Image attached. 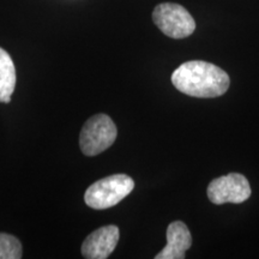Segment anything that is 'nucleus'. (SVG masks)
<instances>
[{"label":"nucleus","instance_id":"nucleus-9","mask_svg":"<svg viewBox=\"0 0 259 259\" xmlns=\"http://www.w3.org/2000/svg\"><path fill=\"white\" fill-rule=\"evenodd\" d=\"M22 258V245L14 235L0 233V259Z\"/></svg>","mask_w":259,"mask_h":259},{"label":"nucleus","instance_id":"nucleus-4","mask_svg":"<svg viewBox=\"0 0 259 259\" xmlns=\"http://www.w3.org/2000/svg\"><path fill=\"white\" fill-rule=\"evenodd\" d=\"M153 19L156 27L171 38H185L196 29V22L190 12L174 3L157 5L153 12Z\"/></svg>","mask_w":259,"mask_h":259},{"label":"nucleus","instance_id":"nucleus-8","mask_svg":"<svg viewBox=\"0 0 259 259\" xmlns=\"http://www.w3.org/2000/svg\"><path fill=\"white\" fill-rule=\"evenodd\" d=\"M16 87V69L9 53L0 48V102L8 103Z\"/></svg>","mask_w":259,"mask_h":259},{"label":"nucleus","instance_id":"nucleus-5","mask_svg":"<svg viewBox=\"0 0 259 259\" xmlns=\"http://www.w3.org/2000/svg\"><path fill=\"white\" fill-rule=\"evenodd\" d=\"M251 192L248 180L239 173H229L216 178L208 186V198L216 205L226 203L240 204L250 198Z\"/></svg>","mask_w":259,"mask_h":259},{"label":"nucleus","instance_id":"nucleus-3","mask_svg":"<svg viewBox=\"0 0 259 259\" xmlns=\"http://www.w3.org/2000/svg\"><path fill=\"white\" fill-rule=\"evenodd\" d=\"M116 126L107 114L92 116L83 125L79 135L80 150L87 156H95L101 154L116 139Z\"/></svg>","mask_w":259,"mask_h":259},{"label":"nucleus","instance_id":"nucleus-1","mask_svg":"<svg viewBox=\"0 0 259 259\" xmlns=\"http://www.w3.org/2000/svg\"><path fill=\"white\" fill-rule=\"evenodd\" d=\"M171 83L180 93L199 99H213L226 94L231 79L221 67L202 60L181 64L171 74Z\"/></svg>","mask_w":259,"mask_h":259},{"label":"nucleus","instance_id":"nucleus-7","mask_svg":"<svg viewBox=\"0 0 259 259\" xmlns=\"http://www.w3.org/2000/svg\"><path fill=\"white\" fill-rule=\"evenodd\" d=\"M192 246V235L181 221L171 222L167 228V245L156 259H184L186 251Z\"/></svg>","mask_w":259,"mask_h":259},{"label":"nucleus","instance_id":"nucleus-6","mask_svg":"<svg viewBox=\"0 0 259 259\" xmlns=\"http://www.w3.org/2000/svg\"><path fill=\"white\" fill-rule=\"evenodd\" d=\"M119 228L105 226L96 229L83 241L82 254L88 259H106L115 250L119 241Z\"/></svg>","mask_w":259,"mask_h":259},{"label":"nucleus","instance_id":"nucleus-2","mask_svg":"<svg viewBox=\"0 0 259 259\" xmlns=\"http://www.w3.org/2000/svg\"><path fill=\"white\" fill-rule=\"evenodd\" d=\"M134 187V179L126 174L106 177L88 187L84 194V202L96 210L112 208L128 196Z\"/></svg>","mask_w":259,"mask_h":259}]
</instances>
